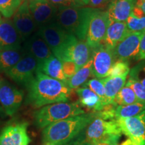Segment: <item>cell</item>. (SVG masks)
Returning <instances> with one entry per match:
<instances>
[{"instance_id":"cell-28","label":"cell","mask_w":145,"mask_h":145,"mask_svg":"<svg viewBox=\"0 0 145 145\" xmlns=\"http://www.w3.org/2000/svg\"><path fill=\"white\" fill-rule=\"evenodd\" d=\"M21 0H0V13L5 18L14 16L21 5Z\"/></svg>"},{"instance_id":"cell-39","label":"cell","mask_w":145,"mask_h":145,"mask_svg":"<svg viewBox=\"0 0 145 145\" xmlns=\"http://www.w3.org/2000/svg\"><path fill=\"white\" fill-rule=\"evenodd\" d=\"M135 6L140 9L145 16V0H137Z\"/></svg>"},{"instance_id":"cell-42","label":"cell","mask_w":145,"mask_h":145,"mask_svg":"<svg viewBox=\"0 0 145 145\" xmlns=\"http://www.w3.org/2000/svg\"><path fill=\"white\" fill-rule=\"evenodd\" d=\"M120 145H136L130 139H127L126 140H125L124 142H123Z\"/></svg>"},{"instance_id":"cell-23","label":"cell","mask_w":145,"mask_h":145,"mask_svg":"<svg viewBox=\"0 0 145 145\" xmlns=\"http://www.w3.org/2000/svg\"><path fill=\"white\" fill-rule=\"evenodd\" d=\"M127 75L108 77L101 79L104 83L106 91V99L108 104H113L114 100L118 92L126 85Z\"/></svg>"},{"instance_id":"cell-45","label":"cell","mask_w":145,"mask_h":145,"mask_svg":"<svg viewBox=\"0 0 145 145\" xmlns=\"http://www.w3.org/2000/svg\"><path fill=\"white\" fill-rule=\"evenodd\" d=\"M1 110H2V108H1V107H0V112H1Z\"/></svg>"},{"instance_id":"cell-36","label":"cell","mask_w":145,"mask_h":145,"mask_svg":"<svg viewBox=\"0 0 145 145\" xmlns=\"http://www.w3.org/2000/svg\"><path fill=\"white\" fill-rule=\"evenodd\" d=\"M49 2L57 7H78L75 2V0H48Z\"/></svg>"},{"instance_id":"cell-40","label":"cell","mask_w":145,"mask_h":145,"mask_svg":"<svg viewBox=\"0 0 145 145\" xmlns=\"http://www.w3.org/2000/svg\"><path fill=\"white\" fill-rule=\"evenodd\" d=\"M68 145H88V143H87L85 139L80 138H78L77 140L72 141L71 144Z\"/></svg>"},{"instance_id":"cell-43","label":"cell","mask_w":145,"mask_h":145,"mask_svg":"<svg viewBox=\"0 0 145 145\" xmlns=\"http://www.w3.org/2000/svg\"><path fill=\"white\" fill-rule=\"evenodd\" d=\"M21 1H22V2H24V1H26V0H21Z\"/></svg>"},{"instance_id":"cell-33","label":"cell","mask_w":145,"mask_h":145,"mask_svg":"<svg viewBox=\"0 0 145 145\" xmlns=\"http://www.w3.org/2000/svg\"><path fill=\"white\" fill-rule=\"evenodd\" d=\"M125 86L130 87L133 90L139 101L145 102V88L140 82L129 77Z\"/></svg>"},{"instance_id":"cell-2","label":"cell","mask_w":145,"mask_h":145,"mask_svg":"<svg viewBox=\"0 0 145 145\" xmlns=\"http://www.w3.org/2000/svg\"><path fill=\"white\" fill-rule=\"evenodd\" d=\"M97 116V112L83 114L63 120L46 126L42 130L45 144L65 145L87 128Z\"/></svg>"},{"instance_id":"cell-5","label":"cell","mask_w":145,"mask_h":145,"mask_svg":"<svg viewBox=\"0 0 145 145\" xmlns=\"http://www.w3.org/2000/svg\"><path fill=\"white\" fill-rule=\"evenodd\" d=\"M38 33L50 47L52 54L62 62L69 48L78 39L69 33L55 22L40 27Z\"/></svg>"},{"instance_id":"cell-15","label":"cell","mask_w":145,"mask_h":145,"mask_svg":"<svg viewBox=\"0 0 145 145\" xmlns=\"http://www.w3.org/2000/svg\"><path fill=\"white\" fill-rule=\"evenodd\" d=\"M26 122H18L5 126L0 133V145H28Z\"/></svg>"},{"instance_id":"cell-6","label":"cell","mask_w":145,"mask_h":145,"mask_svg":"<svg viewBox=\"0 0 145 145\" xmlns=\"http://www.w3.org/2000/svg\"><path fill=\"white\" fill-rule=\"evenodd\" d=\"M121 135L122 130L116 120H104L97 115L87 127L85 140L88 143H95L119 139Z\"/></svg>"},{"instance_id":"cell-7","label":"cell","mask_w":145,"mask_h":145,"mask_svg":"<svg viewBox=\"0 0 145 145\" xmlns=\"http://www.w3.org/2000/svg\"><path fill=\"white\" fill-rule=\"evenodd\" d=\"M109 24L107 11L96 9L91 17L86 37L87 43L92 50L102 44Z\"/></svg>"},{"instance_id":"cell-30","label":"cell","mask_w":145,"mask_h":145,"mask_svg":"<svg viewBox=\"0 0 145 145\" xmlns=\"http://www.w3.org/2000/svg\"><path fill=\"white\" fill-rule=\"evenodd\" d=\"M129 64L128 61L117 60L112 65L111 69L109 72L110 77H116V76L128 75L130 72Z\"/></svg>"},{"instance_id":"cell-11","label":"cell","mask_w":145,"mask_h":145,"mask_svg":"<svg viewBox=\"0 0 145 145\" xmlns=\"http://www.w3.org/2000/svg\"><path fill=\"white\" fill-rule=\"evenodd\" d=\"M92 73L97 79L108 77L112 65L117 61L114 50L107 48L103 44L93 49Z\"/></svg>"},{"instance_id":"cell-19","label":"cell","mask_w":145,"mask_h":145,"mask_svg":"<svg viewBox=\"0 0 145 145\" xmlns=\"http://www.w3.org/2000/svg\"><path fill=\"white\" fill-rule=\"evenodd\" d=\"M137 0H111L108 8L110 22H126L131 15Z\"/></svg>"},{"instance_id":"cell-18","label":"cell","mask_w":145,"mask_h":145,"mask_svg":"<svg viewBox=\"0 0 145 145\" xmlns=\"http://www.w3.org/2000/svg\"><path fill=\"white\" fill-rule=\"evenodd\" d=\"M25 51L36 59L39 65L51 57L52 52L47 43L38 32L29 38L25 44Z\"/></svg>"},{"instance_id":"cell-14","label":"cell","mask_w":145,"mask_h":145,"mask_svg":"<svg viewBox=\"0 0 145 145\" xmlns=\"http://www.w3.org/2000/svg\"><path fill=\"white\" fill-rule=\"evenodd\" d=\"M142 32H129L116 45L114 49L116 58L118 60L128 61L136 59L139 52Z\"/></svg>"},{"instance_id":"cell-26","label":"cell","mask_w":145,"mask_h":145,"mask_svg":"<svg viewBox=\"0 0 145 145\" xmlns=\"http://www.w3.org/2000/svg\"><path fill=\"white\" fill-rule=\"evenodd\" d=\"M145 110V102H137L126 106H118L114 112L115 120L133 117Z\"/></svg>"},{"instance_id":"cell-17","label":"cell","mask_w":145,"mask_h":145,"mask_svg":"<svg viewBox=\"0 0 145 145\" xmlns=\"http://www.w3.org/2000/svg\"><path fill=\"white\" fill-rule=\"evenodd\" d=\"M92 55L93 50L90 48L87 42L78 40L69 48L62 62L72 61L75 63L79 70L91 59Z\"/></svg>"},{"instance_id":"cell-37","label":"cell","mask_w":145,"mask_h":145,"mask_svg":"<svg viewBox=\"0 0 145 145\" xmlns=\"http://www.w3.org/2000/svg\"><path fill=\"white\" fill-rule=\"evenodd\" d=\"M137 61H142L145 60V30L143 31L142 38L140 42V48L138 55L136 57Z\"/></svg>"},{"instance_id":"cell-31","label":"cell","mask_w":145,"mask_h":145,"mask_svg":"<svg viewBox=\"0 0 145 145\" xmlns=\"http://www.w3.org/2000/svg\"><path fill=\"white\" fill-rule=\"evenodd\" d=\"M126 22L128 32H142L145 30V16L137 18L130 15Z\"/></svg>"},{"instance_id":"cell-27","label":"cell","mask_w":145,"mask_h":145,"mask_svg":"<svg viewBox=\"0 0 145 145\" xmlns=\"http://www.w3.org/2000/svg\"><path fill=\"white\" fill-rule=\"evenodd\" d=\"M140 102L136 96L135 92L130 87L125 86L118 92L114 100V104L116 106H126Z\"/></svg>"},{"instance_id":"cell-10","label":"cell","mask_w":145,"mask_h":145,"mask_svg":"<svg viewBox=\"0 0 145 145\" xmlns=\"http://www.w3.org/2000/svg\"><path fill=\"white\" fill-rule=\"evenodd\" d=\"M38 67L39 63L35 58L26 52L17 64L5 74L15 82L26 86L35 75Z\"/></svg>"},{"instance_id":"cell-1","label":"cell","mask_w":145,"mask_h":145,"mask_svg":"<svg viewBox=\"0 0 145 145\" xmlns=\"http://www.w3.org/2000/svg\"><path fill=\"white\" fill-rule=\"evenodd\" d=\"M28 94L26 104L34 108H40L55 103L67 102L71 89L66 83L36 71L26 86Z\"/></svg>"},{"instance_id":"cell-22","label":"cell","mask_w":145,"mask_h":145,"mask_svg":"<svg viewBox=\"0 0 145 145\" xmlns=\"http://www.w3.org/2000/svg\"><path fill=\"white\" fill-rule=\"evenodd\" d=\"M37 71H40L44 75L66 83L67 78L63 71L62 62L54 54L38 67Z\"/></svg>"},{"instance_id":"cell-32","label":"cell","mask_w":145,"mask_h":145,"mask_svg":"<svg viewBox=\"0 0 145 145\" xmlns=\"http://www.w3.org/2000/svg\"><path fill=\"white\" fill-rule=\"evenodd\" d=\"M129 77L140 82L145 88V61L139 63L130 71Z\"/></svg>"},{"instance_id":"cell-21","label":"cell","mask_w":145,"mask_h":145,"mask_svg":"<svg viewBox=\"0 0 145 145\" xmlns=\"http://www.w3.org/2000/svg\"><path fill=\"white\" fill-rule=\"evenodd\" d=\"M76 93L79 97V104L81 106L92 110L93 112H100L104 108L101 99L88 88H78L76 89Z\"/></svg>"},{"instance_id":"cell-34","label":"cell","mask_w":145,"mask_h":145,"mask_svg":"<svg viewBox=\"0 0 145 145\" xmlns=\"http://www.w3.org/2000/svg\"><path fill=\"white\" fill-rule=\"evenodd\" d=\"M62 66L63 72H64L65 77L67 78V79L75 75L78 71L77 65L72 61L62 62Z\"/></svg>"},{"instance_id":"cell-25","label":"cell","mask_w":145,"mask_h":145,"mask_svg":"<svg viewBox=\"0 0 145 145\" xmlns=\"http://www.w3.org/2000/svg\"><path fill=\"white\" fill-rule=\"evenodd\" d=\"M92 65H93V58H91L84 66L77 71V72L69 78L67 81V85L71 89H77L80 86H83L90 77L92 73Z\"/></svg>"},{"instance_id":"cell-9","label":"cell","mask_w":145,"mask_h":145,"mask_svg":"<svg viewBox=\"0 0 145 145\" xmlns=\"http://www.w3.org/2000/svg\"><path fill=\"white\" fill-rule=\"evenodd\" d=\"M24 92L5 79H0V106L7 115L12 116L20 108Z\"/></svg>"},{"instance_id":"cell-29","label":"cell","mask_w":145,"mask_h":145,"mask_svg":"<svg viewBox=\"0 0 145 145\" xmlns=\"http://www.w3.org/2000/svg\"><path fill=\"white\" fill-rule=\"evenodd\" d=\"M83 87H86L90 89L92 91H93L99 98L101 99L104 106L108 105L106 102V91H105V88L104 83L99 79H91L83 85Z\"/></svg>"},{"instance_id":"cell-20","label":"cell","mask_w":145,"mask_h":145,"mask_svg":"<svg viewBox=\"0 0 145 145\" xmlns=\"http://www.w3.org/2000/svg\"><path fill=\"white\" fill-rule=\"evenodd\" d=\"M128 32L126 22H110L101 44L110 49L114 50Z\"/></svg>"},{"instance_id":"cell-46","label":"cell","mask_w":145,"mask_h":145,"mask_svg":"<svg viewBox=\"0 0 145 145\" xmlns=\"http://www.w3.org/2000/svg\"><path fill=\"white\" fill-rule=\"evenodd\" d=\"M45 145H48V144H45Z\"/></svg>"},{"instance_id":"cell-13","label":"cell","mask_w":145,"mask_h":145,"mask_svg":"<svg viewBox=\"0 0 145 145\" xmlns=\"http://www.w3.org/2000/svg\"><path fill=\"white\" fill-rule=\"evenodd\" d=\"M14 26L20 35L22 40L28 39L37 29L28 5V0L21 3L13 16Z\"/></svg>"},{"instance_id":"cell-16","label":"cell","mask_w":145,"mask_h":145,"mask_svg":"<svg viewBox=\"0 0 145 145\" xmlns=\"http://www.w3.org/2000/svg\"><path fill=\"white\" fill-rule=\"evenodd\" d=\"M22 40L12 20L9 18L0 20V50L21 48Z\"/></svg>"},{"instance_id":"cell-4","label":"cell","mask_w":145,"mask_h":145,"mask_svg":"<svg viewBox=\"0 0 145 145\" xmlns=\"http://www.w3.org/2000/svg\"><path fill=\"white\" fill-rule=\"evenodd\" d=\"M86 114L79 102H59L42 107L34 114V123L39 128L69 118Z\"/></svg>"},{"instance_id":"cell-35","label":"cell","mask_w":145,"mask_h":145,"mask_svg":"<svg viewBox=\"0 0 145 145\" xmlns=\"http://www.w3.org/2000/svg\"><path fill=\"white\" fill-rule=\"evenodd\" d=\"M110 1L111 0H89L88 5L92 8L102 10L108 8Z\"/></svg>"},{"instance_id":"cell-24","label":"cell","mask_w":145,"mask_h":145,"mask_svg":"<svg viewBox=\"0 0 145 145\" xmlns=\"http://www.w3.org/2000/svg\"><path fill=\"white\" fill-rule=\"evenodd\" d=\"M26 53L23 48L0 50V71L5 73L8 71Z\"/></svg>"},{"instance_id":"cell-3","label":"cell","mask_w":145,"mask_h":145,"mask_svg":"<svg viewBox=\"0 0 145 145\" xmlns=\"http://www.w3.org/2000/svg\"><path fill=\"white\" fill-rule=\"evenodd\" d=\"M96 9L91 7H61L54 22L79 40L86 41L92 14Z\"/></svg>"},{"instance_id":"cell-41","label":"cell","mask_w":145,"mask_h":145,"mask_svg":"<svg viewBox=\"0 0 145 145\" xmlns=\"http://www.w3.org/2000/svg\"><path fill=\"white\" fill-rule=\"evenodd\" d=\"M75 2L78 7H85L89 5V0H75Z\"/></svg>"},{"instance_id":"cell-12","label":"cell","mask_w":145,"mask_h":145,"mask_svg":"<svg viewBox=\"0 0 145 145\" xmlns=\"http://www.w3.org/2000/svg\"><path fill=\"white\" fill-rule=\"evenodd\" d=\"M28 5L38 28L54 22L58 8L48 0H28Z\"/></svg>"},{"instance_id":"cell-8","label":"cell","mask_w":145,"mask_h":145,"mask_svg":"<svg viewBox=\"0 0 145 145\" xmlns=\"http://www.w3.org/2000/svg\"><path fill=\"white\" fill-rule=\"evenodd\" d=\"M116 122L122 132L136 145H145V110L133 117L117 119Z\"/></svg>"},{"instance_id":"cell-38","label":"cell","mask_w":145,"mask_h":145,"mask_svg":"<svg viewBox=\"0 0 145 145\" xmlns=\"http://www.w3.org/2000/svg\"><path fill=\"white\" fill-rule=\"evenodd\" d=\"M119 139H111V140H104L95 143H88V145H118V142Z\"/></svg>"},{"instance_id":"cell-44","label":"cell","mask_w":145,"mask_h":145,"mask_svg":"<svg viewBox=\"0 0 145 145\" xmlns=\"http://www.w3.org/2000/svg\"><path fill=\"white\" fill-rule=\"evenodd\" d=\"M1 19V13H0V20Z\"/></svg>"}]
</instances>
